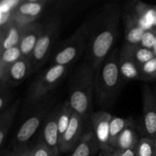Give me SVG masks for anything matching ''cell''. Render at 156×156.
<instances>
[{"label":"cell","instance_id":"6da1fadb","mask_svg":"<svg viewBox=\"0 0 156 156\" xmlns=\"http://www.w3.org/2000/svg\"><path fill=\"white\" fill-rule=\"evenodd\" d=\"M122 12L116 2L108 3L90 21V33L85 61L94 69L111 54L119 34Z\"/></svg>","mask_w":156,"mask_h":156},{"label":"cell","instance_id":"7a4b0ae2","mask_svg":"<svg viewBox=\"0 0 156 156\" xmlns=\"http://www.w3.org/2000/svg\"><path fill=\"white\" fill-rule=\"evenodd\" d=\"M119 52L113 50L95 72L94 94L99 105L105 108L115 101L124 82L119 69Z\"/></svg>","mask_w":156,"mask_h":156},{"label":"cell","instance_id":"3957f363","mask_svg":"<svg viewBox=\"0 0 156 156\" xmlns=\"http://www.w3.org/2000/svg\"><path fill=\"white\" fill-rule=\"evenodd\" d=\"M96 70L84 61L75 70L69 88L68 101L74 111L88 120L91 116Z\"/></svg>","mask_w":156,"mask_h":156},{"label":"cell","instance_id":"277c9868","mask_svg":"<svg viewBox=\"0 0 156 156\" xmlns=\"http://www.w3.org/2000/svg\"><path fill=\"white\" fill-rule=\"evenodd\" d=\"M90 21H85L69 38L63 41L53 53L51 65L69 66L77 60L88 47Z\"/></svg>","mask_w":156,"mask_h":156},{"label":"cell","instance_id":"5b68a950","mask_svg":"<svg viewBox=\"0 0 156 156\" xmlns=\"http://www.w3.org/2000/svg\"><path fill=\"white\" fill-rule=\"evenodd\" d=\"M61 26L62 17L59 14L50 15L43 22L42 32L30 58L33 73L39 70L48 59L60 34Z\"/></svg>","mask_w":156,"mask_h":156},{"label":"cell","instance_id":"8992f818","mask_svg":"<svg viewBox=\"0 0 156 156\" xmlns=\"http://www.w3.org/2000/svg\"><path fill=\"white\" fill-rule=\"evenodd\" d=\"M69 67L66 66L50 65L30 84L27 93V105H39L44 101L49 93L53 91L65 77Z\"/></svg>","mask_w":156,"mask_h":156},{"label":"cell","instance_id":"52a82bcc","mask_svg":"<svg viewBox=\"0 0 156 156\" xmlns=\"http://www.w3.org/2000/svg\"><path fill=\"white\" fill-rule=\"evenodd\" d=\"M51 105L50 101L44 104L41 108L35 111L34 114L30 116L21 124L15 136V147L26 146V143L34 135L40 126L44 123L49 113L51 111H50Z\"/></svg>","mask_w":156,"mask_h":156},{"label":"cell","instance_id":"ba28073f","mask_svg":"<svg viewBox=\"0 0 156 156\" xmlns=\"http://www.w3.org/2000/svg\"><path fill=\"white\" fill-rule=\"evenodd\" d=\"M143 127L146 136L153 139L156 135V95L146 85L143 88Z\"/></svg>","mask_w":156,"mask_h":156},{"label":"cell","instance_id":"9c48e42d","mask_svg":"<svg viewBox=\"0 0 156 156\" xmlns=\"http://www.w3.org/2000/svg\"><path fill=\"white\" fill-rule=\"evenodd\" d=\"M86 122L84 117L74 111L71 121L63 135L59 140V153H66L73 150L84 135V125Z\"/></svg>","mask_w":156,"mask_h":156},{"label":"cell","instance_id":"30bf717a","mask_svg":"<svg viewBox=\"0 0 156 156\" xmlns=\"http://www.w3.org/2000/svg\"><path fill=\"white\" fill-rule=\"evenodd\" d=\"M48 3L47 0L22 1L15 10L14 21L22 26L37 22L43 15Z\"/></svg>","mask_w":156,"mask_h":156},{"label":"cell","instance_id":"8fae6325","mask_svg":"<svg viewBox=\"0 0 156 156\" xmlns=\"http://www.w3.org/2000/svg\"><path fill=\"white\" fill-rule=\"evenodd\" d=\"M113 115L105 111L94 112L91 114V129L97 140L101 151H108L110 147V123Z\"/></svg>","mask_w":156,"mask_h":156},{"label":"cell","instance_id":"7c38bea8","mask_svg":"<svg viewBox=\"0 0 156 156\" xmlns=\"http://www.w3.org/2000/svg\"><path fill=\"white\" fill-rule=\"evenodd\" d=\"M59 113V105L51 110L44 120L42 126L41 142L47 145L50 149L58 154L59 150V130H58V117Z\"/></svg>","mask_w":156,"mask_h":156},{"label":"cell","instance_id":"4fadbf2b","mask_svg":"<svg viewBox=\"0 0 156 156\" xmlns=\"http://www.w3.org/2000/svg\"><path fill=\"white\" fill-rule=\"evenodd\" d=\"M119 69L123 81L126 82L141 80L140 67L133 56L131 47L124 44L119 52Z\"/></svg>","mask_w":156,"mask_h":156},{"label":"cell","instance_id":"5bb4252c","mask_svg":"<svg viewBox=\"0 0 156 156\" xmlns=\"http://www.w3.org/2000/svg\"><path fill=\"white\" fill-rule=\"evenodd\" d=\"M42 29L43 23L39 21L24 26L18 45L23 57L28 59L31 58Z\"/></svg>","mask_w":156,"mask_h":156},{"label":"cell","instance_id":"9a60e30c","mask_svg":"<svg viewBox=\"0 0 156 156\" xmlns=\"http://www.w3.org/2000/svg\"><path fill=\"white\" fill-rule=\"evenodd\" d=\"M124 24L125 44L129 46L140 45L142 37L146 31L134 14L125 12L123 15Z\"/></svg>","mask_w":156,"mask_h":156},{"label":"cell","instance_id":"2e32d148","mask_svg":"<svg viewBox=\"0 0 156 156\" xmlns=\"http://www.w3.org/2000/svg\"><path fill=\"white\" fill-rule=\"evenodd\" d=\"M33 73L30 59L21 57L9 68L6 84L10 87L17 86Z\"/></svg>","mask_w":156,"mask_h":156},{"label":"cell","instance_id":"e0dca14e","mask_svg":"<svg viewBox=\"0 0 156 156\" xmlns=\"http://www.w3.org/2000/svg\"><path fill=\"white\" fill-rule=\"evenodd\" d=\"M24 27L13 19L5 29L0 30V53L19 45Z\"/></svg>","mask_w":156,"mask_h":156},{"label":"cell","instance_id":"ac0fdd59","mask_svg":"<svg viewBox=\"0 0 156 156\" xmlns=\"http://www.w3.org/2000/svg\"><path fill=\"white\" fill-rule=\"evenodd\" d=\"M99 149L92 129H88L73 149L71 156H92Z\"/></svg>","mask_w":156,"mask_h":156},{"label":"cell","instance_id":"d6986e66","mask_svg":"<svg viewBox=\"0 0 156 156\" xmlns=\"http://www.w3.org/2000/svg\"><path fill=\"white\" fill-rule=\"evenodd\" d=\"M19 105L20 99H17L0 114V146L2 148L4 146Z\"/></svg>","mask_w":156,"mask_h":156},{"label":"cell","instance_id":"ffe728a7","mask_svg":"<svg viewBox=\"0 0 156 156\" xmlns=\"http://www.w3.org/2000/svg\"><path fill=\"white\" fill-rule=\"evenodd\" d=\"M21 57L22 55L18 46L11 47L0 53V85L6 84L9 68Z\"/></svg>","mask_w":156,"mask_h":156},{"label":"cell","instance_id":"44dd1931","mask_svg":"<svg viewBox=\"0 0 156 156\" xmlns=\"http://www.w3.org/2000/svg\"><path fill=\"white\" fill-rule=\"evenodd\" d=\"M140 140L133 124V123H130L120 135L116 143L114 150L121 152L126 149L136 147L138 145Z\"/></svg>","mask_w":156,"mask_h":156},{"label":"cell","instance_id":"7402d4cb","mask_svg":"<svg viewBox=\"0 0 156 156\" xmlns=\"http://www.w3.org/2000/svg\"><path fill=\"white\" fill-rule=\"evenodd\" d=\"M133 121L131 118H122L117 116H113L110 123V147L114 150L116 143L120 134Z\"/></svg>","mask_w":156,"mask_h":156},{"label":"cell","instance_id":"603a6c76","mask_svg":"<svg viewBox=\"0 0 156 156\" xmlns=\"http://www.w3.org/2000/svg\"><path fill=\"white\" fill-rule=\"evenodd\" d=\"M73 113H74V110L69 103L68 100L65 101L63 103L59 104V117H58L59 140L68 128Z\"/></svg>","mask_w":156,"mask_h":156},{"label":"cell","instance_id":"cb8c5ba5","mask_svg":"<svg viewBox=\"0 0 156 156\" xmlns=\"http://www.w3.org/2000/svg\"><path fill=\"white\" fill-rule=\"evenodd\" d=\"M130 47L133 56L136 63L138 64L139 67L156 56L155 52L152 49L145 48L140 45L133 46V47L130 46Z\"/></svg>","mask_w":156,"mask_h":156},{"label":"cell","instance_id":"d4e9b609","mask_svg":"<svg viewBox=\"0 0 156 156\" xmlns=\"http://www.w3.org/2000/svg\"><path fill=\"white\" fill-rule=\"evenodd\" d=\"M136 156H156V150L152 139L146 136L140 139L137 145Z\"/></svg>","mask_w":156,"mask_h":156},{"label":"cell","instance_id":"484cf974","mask_svg":"<svg viewBox=\"0 0 156 156\" xmlns=\"http://www.w3.org/2000/svg\"><path fill=\"white\" fill-rule=\"evenodd\" d=\"M141 80H153L156 79V56L140 66Z\"/></svg>","mask_w":156,"mask_h":156},{"label":"cell","instance_id":"4316f807","mask_svg":"<svg viewBox=\"0 0 156 156\" xmlns=\"http://www.w3.org/2000/svg\"><path fill=\"white\" fill-rule=\"evenodd\" d=\"M11 87L7 84L0 85V112L4 111L6 108L12 105V95L10 90Z\"/></svg>","mask_w":156,"mask_h":156},{"label":"cell","instance_id":"83f0119b","mask_svg":"<svg viewBox=\"0 0 156 156\" xmlns=\"http://www.w3.org/2000/svg\"><path fill=\"white\" fill-rule=\"evenodd\" d=\"M59 154L48 147L47 145L40 141L33 149H31L30 156H59Z\"/></svg>","mask_w":156,"mask_h":156},{"label":"cell","instance_id":"f1b7e54d","mask_svg":"<svg viewBox=\"0 0 156 156\" xmlns=\"http://www.w3.org/2000/svg\"><path fill=\"white\" fill-rule=\"evenodd\" d=\"M155 44L156 30H155V29L146 30L143 35L141 42H140V46L145 47V48L152 49V50H153Z\"/></svg>","mask_w":156,"mask_h":156},{"label":"cell","instance_id":"f546056e","mask_svg":"<svg viewBox=\"0 0 156 156\" xmlns=\"http://www.w3.org/2000/svg\"><path fill=\"white\" fill-rule=\"evenodd\" d=\"M21 147H14L11 151H5L2 153V156H18Z\"/></svg>","mask_w":156,"mask_h":156},{"label":"cell","instance_id":"4dcf8cb0","mask_svg":"<svg viewBox=\"0 0 156 156\" xmlns=\"http://www.w3.org/2000/svg\"><path fill=\"white\" fill-rule=\"evenodd\" d=\"M136 149L137 146H136V147L123 151L120 152V156H136Z\"/></svg>","mask_w":156,"mask_h":156},{"label":"cell","instance_id":"1f68e13d","mask_svg":"<svg viewBox=\"0 0 156 156\" xmlns=\"http://www.w3.org/2000/svg\"><path fill=\"white\" fill-rule=\"evenodd\" d=\"M120 152L110 149L108 151H101L100 156H120Z\"/></svg>","mask_w":156,"mask_h":156},{"label":"cell","instance_id":"d6a6232c","mask_svg":"<svg viewBox=\"0 0 156 156\" xmlns=\"http://www.w3.org/2000/svg\"><path fill=\"white\" fill-rule=\"evenodd\" d=\"M30 152H31V149L27 147V145L24 146H21L20 152L18 156H30Z\"/></svg>","mask_w":156,"mask_h":156},{"label":"cell","instance_id":"836d02e7","mask_svg":"<svg viewBox=\"0 0 156 156\" xmlns=\"http://www.w3.org/2000/svg\"><path fill=\"white\" fill-rule=\"evenodd\" d=\"M153 140V143H154V146H155V150H156V135L154 136V138L152 139Z\"/></svg>","mask_w":156,"mask_h":156}]
</instances>
